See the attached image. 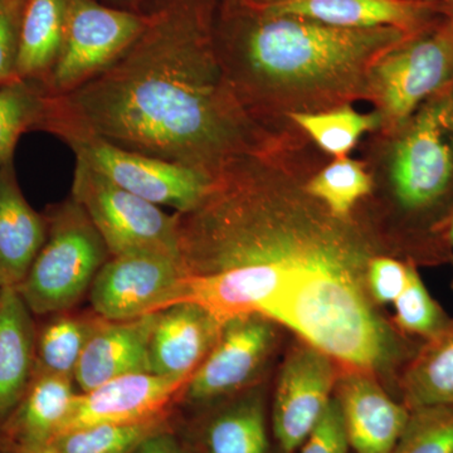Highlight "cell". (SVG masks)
Here are the masks:
<instances>
[{
    "instance_id": "1",
    "label": "cell",
    "mask_w": 453,
    "mask_h": 453,
    "mask_svg": "<svg viewBox=\"0 0 453 453\" xmlns=\"http://www.w3.org/2000/svg\"><path fill=\"white\" fill-rule=\"evenodd\" d=\"M276 148L229 163L192 210L175 213L180 301L222 321L257 312L365 374L407 365L418 345L383 320L369 294L374 237L310 195Z\"/></svg>"
},
{
    "instance_id": "2",
    "label": "cell",
    "mask_w": 453,
    "mask_h": 453,
    "mask_svg": "<svg viewBox=\"0 0 453 453\" xmlns=\"http://www.w3.org/2000/svg\"><path fill=\"white\" fill-rule=\"evenodd\" d=\"M50 120L210 179L275 142L235 94L202 0H169L103 73L67 94L44 92L35 130Z\"/></svg>"
},
{
    "instance_id": "3",
    "label": "cell",
    "mask_w": 453,
    "mask_h": 453,
    "mask_svg": "<svg viewBox=\"0 0 453 453\" xmlns=\"http://www.w3.org/2000/svg\"><path fill=\"white\" fill-rule=\"evenodd\" d=\"M412 35L395 27L342 28L258 11L219 50L235 94L262 122L268 111L288 116L368 100L372 64Z\"/></svg>"
},
{
    "instance_id": "4",
    "label": "cell",
    "mask_w": 453,
    "mask_h": 453,
    "mask_svg": "<svg viewBox=\"0 0 453 453\" xmlns=\"http://www.w3.org/2000/svg\"><path fill=\"white\" fill-rule=\"evenodd\" d=\"M383 173L396 219V243L410 262L453 258V85L387 134Z\"/></svg>"
},
{
    "instance_id": "5",
    "label": "cell",
    "mask_w": 453,
    "mask_h": 453,
    "mask_svg": "<svg viewBox=\"0 0 453 453\" xmlns=\"http://www.w3.org/2000/svg\"><path fill=\"white\" fill-rule=\"evenodd\" d=\"M46 219V241L17 288L35 315L74 308L110 258L96 226L73 198L52 208Z\"/></svg>"
},
{
    "instance_id": "6",
    "label": "cell",
    "mask_w": 453,
    "mask_h": 453,
    "mask_svg": "<svg viewBox=\"0 0 453 453\" xmlns=\"http://www.w3.org/2000/svg\"><path fill=\"white\" fill-rule=\"evenodd\" d=\"M453 85V29L449 23L408 38L380 56L368 74V100L381 127L393 133L434 95Z\"/></svg>"
},
{
    "instance_id": "7",
    "label": "cell",
    "mask_w": 453,
    "mask_h": 453,
    "mask_svg": "<svg viewBox=\"0 0 453 453\" xmlns=\"http://www.w3.org/2000/svg\"><path fill=\"white\" fill-rule=\"evenodd\" d=\"M38 130L53 134L82 160L116 186L175 213L192 210L207 192L211 179L180 164L127 150L68 122H42Z\"/></svg>"
},
{
    "instance_id": "8",
    "label": "cell",
    "mask_w": 453,
    "mask_h": 453,
    "mask_svg": "<svg viewBox=\"0 0 453 453\" xmlns=\"http://www.w3.org/2000/svg\"><path fill=\"white\" fill-rule=\"evenodd\" d=\"M73 199L96 226L111 256L157 253L180 261L177 217L122 189L76 159Z\"/></svg>"
},
{
    "instance_id": "9",
    "label": "cell",
    "mask_w": 453,
    "mask_h": 453,
    "mask_svg": "<svg viewBox=\"0 0 453 453\" xmlns=\"http://www.w3.org/2000/svg\"><path fill=\"white\" fill-rule=\"evenodd\" d=\"M146 16L98 4L68 0L64 43L55 67L42 86L62 95L80 88L106 70L144 29Z\"/></svg>"
},
{
    "instance_id": "10",
    "label": "cell",
    "mask_w": 453,
    "mask_h": 453,
    "mask_svg": "<svg viewBox=\"0 0 453 453\" xmlns=\"http://www.w3.org/2000/svg\"><path fill=\"white\" fill-rule=\"evenodd\" d=\"M277 326L257 312L226 319L216 344L181 389L178 403L203 410L251 388L275 348Z\"/></svg>"
},
{
    "instance_id": "11",
    "label": "cell",
    "mask_w": 453,
    "mask_h": 453,
    "mask_svg": "<svg viewBox=\"0 0 453 453\" xmlns=\"http://www.w3.org/2000/svg\"><path fill=\"white\" fill-rule=\"evenodd\" d=\"M186 277L180 261L170 256H111L89 288V303L104 320H133L178 303Z\"/></svg>"
},
{
    "instance_id": "12",
    "label": "cell",
    "mask_w": 453,
    "mask_h": 453,
    "mask_svg": "<svg viewBox=\"0 0 453 453\" xmlns=\"http://www.w3.org/2000/svg\"><path fill=\"white\" fill-rule=\"evenodd\" d=\"M335 360L309 342L296 345L283 363L273 408V434L283 453H295L333 399Z\"/></svg>"
},
{
    "instance_id": "13",
    "label": "cell",
    "mask_w": 453,
    "mask_h": 453,
    "mask_svg": "<svg viewBox=\"0 0 453 453\" xmlns=\"http://www.w3.org/2000/svg\"><path fill=\"white\" fill-rule=\"evenodd\" d=\"M186 384V380L153 372L124 375L106 381L76 395L58 434L104 423L142 421L173 412V405L178 403Z\"/></svg>"
},
{
    "instance_id": "14",
    "label": "cell",
    "mask_w": 453,
    "mask_h": 453,
    "mask_svg": "<svg viewBox=\"0 0 453 453\" xmlns=\"http://www.w3.org/2000/svg\"><path fill=\"white\" fill-rule=\"evenodd\" d=\"M223 321L196 301L183 300L160 310L150 342V372L189 380L219 339Z\"/></svg>"
},
{
    "instance_id": "15",
    "label": "cell",
    "mask_w": 453,
    "mask_h": 453,
    "mask_svg": "<svg viewBox=\"0 0 453 453\" xmlns=\"http://www.w3.org/2000/svg\"><path fill=\"white\" fill-rule=\"evenodd\" d=\"M255 8L268 16L305 18L342 28L395 27L416 35L434 26L432 18L441 4L421 0H277Z\"/></svg>"
},
{
    "instance_id": "16",
    "label": "cell",
    "mask_w": 453,
    "mask_h": 453,
    "mask_svg": "<svg viewBox=\"0 0 453 453\" xmlns=\"http://www.w3.org/2000/svg\"><path fill=\"white\" fill-rule=\"evenodd\" d=\"M335 396L350 449L354 453H392L411 411L362 372L338 380Z\"/></svg>"
},
{
    "instance_id": "17",
    "label": "cell",
    "mask_w": 453,
    "mask_h": 453,
    "mask_svg": "<svg viewBox=\"0 0 453 453\" xmlns=\"http://www.w3.org/2000/svg\"><path fill=\"white\" fill-rule=\"evenodd\" d=\"M202 411L183 436L193 453H270L261 389L251 387Z\"/></svg>"
},
{
    "instance_id": "18",
    "label": "cell",
    "mask_w": 453,
    "mask_h": 453,
    "mask_svg": "<svg viewBox=\"0 0 453 453\" xmlns=\"http://www.w3.org/2000/svg\"><path fill=\"white\" fill-rule=\"evenodd\" d=\"M157 312L133 320L103 321L74 372L81 393L124 375L150 372L149 342Z\"/></svg>"
},
{
    "instance_id": "19",
    "label": "cell",
    "mask_w": 453,
    "mask_h": 453,
    "mask_svg": "<svg viewBox=\"0 0 453 453\" xmlns=\"http://www.w3.org/2000/svg\"><path fill=\"white\" fill-rule=\"evenodd\" d=\"M46 237V216L27 202L12 160L0 168V288L25 281Z\"/></svg>"
},
{
    "instance_id": "20",
    "label": "cell",
    "mask_w": 453,
    "mask_h": 453,
    "mask_svg": "<svg viewBox=\"0 0 453 453\" xmlns=\"http://www.w3.org/2000/svg\"><path fill=\"white\" fill-rule=\"evenodd\" d=\"M32 315L16 288H0V426L35 375L37 329Z\"/></svg>"
},
{
    "instance_id": "21",
    "label": "cell",
    "mask_w": 453,
    "mask_h": 453,
    "mask_svg": "<svg viewBox=\"0 0 453 453\" xmlns=\"http://www.w3.org/2000/svg\"><path fill=\"white\" fill-rule=\"evenodd\" d=\"M77 395L73 380L35 372L26 395L0 426V446L50 445Z\"/></svg>"
},
{
    "instance_id": "22",
    "label": "cell",
    "mask_w": 453,
    "mask_h": 453,
    "mask_svg": "<svg viewBox=\"0 0 453 453\" xmlns=\"http://www.w3.org/2000/svg\"><path fill=\"white\" fill-rule=\"evenodd\" d=\"M68 0H26L18 42L17 76L43 86L64 43Z\"/></svg>"
},
{
    "instance_id": "23",
    "label": "cell",
    "mask_w": 453,
    "mask_h": 453,
    "mask_svg": "<svg viewBox=\"0 0 453 453\" xmlns=\"http://www.w3.org/2000/svg\"><path fill=\"white\" fill-rule=\"evenodd\" d=\"M399 389L408 410L453 404V320L419 345L404 366Z\"/></svg>"
},
{
    "instance_id": "24",
    "label": "cell",
    "mask_w": 453,
    "mask_h": 453,
    "mask_svg": "<svg viewBox=\"0 0 453 453\" xmlns=\"http://www.w3.org/2000/svg\"><path fill=\"white\" fill-rule=\"evenodd\" d=\"M103 321L98 315L53 318L37 332L35 372L73 380L83 350Z\"/></svg>"
},
{
    "instance_id": "25",
    "label": "cell",
    "mask_w": 453,
    "mask_h": 453,
    "mask_svg": "<svg viewBox=\"0 0 453 453\" xmlns=\"http://www.w3.org/2000/svg\"><path fill=\"white\" fill-rule=\"evenodd\" d=\"M320 150L332 157H348L366 133L381 127L380 113L357 111L350 104L314 112L288 113Z\"/></svg>"
},
{
    "instance_id": "26",
    "label": "cell",
    "mask_w": 453,
    "mask_h": 453,
    "mask_svg": "<svg viewBox=\"0 0 453 453\" xmlns=\"http://www.w3.org/2000/svg\"><path fill=\"white\" fill-rule=\"evenodd\" d=\"M175 427L173 412L142 421L104 423L73 429L53 438L58 453H131L157 432Z\"/></svg>"
},
{
    "instance_id": "27",
    "label": "cell",
    "mask_w": 453,
    "mask_h": 453,
    "mask_svg": "<svg viewBox=\"0 0 453 453\" xmlns=\"http://www.w3.org/2000/svg\"><path fill=\"white\" fill-rule=\"evenodd\" d=\"M372 175L363 163L348 157H335L306 180V190L335 216L351 217L357 203L372 192Z\"/></svg>"
},
{
    "instance_id": "28",
    "label": "cell",
    "mask_w": 453,
    "mask_h": 453,
    "mask_svg": "<svg viewBox=\"0 0 453 453\" xmlns=\"http://www.w3.org/2000/svg\"><path fill=\"white\" fill-rule=\"evenodd\" d=\"M43 100V88L37 83L18 80L0 86V168L13 160L20 136L37 127Z\"/></svg>"
},
{
    "instance_id": "29",
    "label": "cell",
    "mask_w": 453,
    "mask_h": 453,
    "mask_svg": "<svg viewBox=\"0 0 453 453\" xmlns=\"http://www.w3.org/2000/svg\"><path fill=\"white\" fill-rule=\"evenodd\" d=\"M395 308L399 332L423 342L442 333L452 321L431 296L416 267H413L403 292L395 300Z\"/></svg>"
},
{
    "instance_id": "30",
    "label": "cell",
    "mask_w": 453,
    "mask_h": 453,
    "mask_svg": "<svg viewBox=\"0 0 453 453\" xmlns=\"http://www.w3.org/2000/svg\"><path fill=\"white\" fill-rule=\"evenodd\" d=\"M392 453H453V404L411 411Z\"/></svg>"
},
{
    "instance_id": "31",
    "label": "cell",
    "mask_w": 453,
    "mask_h": 453,
    "mask_svg": "<svg viewBox=\"0 0 453 453\" xmlns=\"http://www.w3.org/2000/svg\"><path fill=\"white\" fill-rule=\"evenodd\" d=\"M412 262L399 261L389 256H375L366 273L369 294L380 305L395 303L403 292L412 273Z\"/></svg>"
},
{
    "instance_id": "32",
    "label": "cell",
    "mask_w": 453,
    "mask_h": 453,
    "mask_svg": "<svg viewBox=\"0 0 453 453\" xmlns=\"http://www.w3.org/2000/svg\"><path fill=\"white\" fill-rule=\"evenodd\" d=\"M25 3L0 0V86L18 81V42Z\"/></svg>"
},
{
    "instance_id": "33",
    "label": "cell",
    "mask_w": 453,
    "mask_h": 453,
    "mask_svg": "<svg viewBox=\"0 0 453 453\" xmlns=\"http://www.w3.org/2000/svg\"><path fill=\"white\" fill-rule=\"evenodd\" d=\"M300 453H348L350 449L345 431L344 418L336 396L327 405L320 421L312 429Z\"/></svg>"
},
{
    "instance_id": "34",
    "label": "cell",
    "mask_w": 453,
    "mask_h": 453,
    "mask_svg": "<svg viewBox=\"0 0 453 453\" xmlns=\"http://www.w3.org/2000/svg\"><path fill=\"white\" fill-rule=\"evenodd\" d=\"M131 453H193L177 427L157 432L146 438L142 445Z\"/></svg>"
},
{
    "instance_id": "35",
    "label": "cell",
    "mask_w": 453,
    "mask_h": 453,
    "mask_svg": "<svg viewBox=\"0 0 453 453\" xmlns=\"http://www.w3.org/2000/svg\"><path fill=\"white\" fill-rule=\"evenodd\" d=\"M0 453H58L53 446H0Z\"/></svg>"
},
{
    "instance_id": "36",
    "label": "cell",
    "mask_w": 453,
    "mask_h": 453,
    "mask_svg": "<svg viewBox=\"0 0 453 453\" xmlns=\"http://www.w3.org/2000/svg\"><path fill=\"white\" fill-rule=\"evenodd\" d=\"M441 7L445 11V13L447 14V22L449 23V26H451L453 29V2L442 4Z\"/></svg>"
},
{
    "instance_id": "37",
    "label": "cell",
    "mask_w": 453,
    "mask_h": 453,
    "mask_svg": "<svg viewBox=\"0 0 453 453\" xmlns=\"http://www.w3.org/2000/svg\"><path fill=\"white\" fill-rule=\"evenodd\" d=\"M447 241H449V246L453 250V214L451 219H449V226H447Z\"/></svg>"
},
{
    "instance_id": "38",
    "label": "cell",
    "mask_w": 453,
    "mask_h": 453,
    "mask_svg": "<svg viewBox=\"0 0 453 453\" xmlns=\"http://www.w3.org/2000/svg\"><path fill=\"white\" fill-rule=\"evenodd\" d=\"M252 3V5L255 7H259V5H266L270 4V3L277 2V0H250Z\"/></svg>"
},
{
    "instance_id": "39",
    "label": "cell",
    "mask_w": 453,
    "mask_h": 453,
    "mask_svg": "<svg viewBox=\"0 0 453 453\" xmlns=\"http://www.w3.org/2000/svg\"><path fill=\"white\" fill-rule=\"evenodd\" d=\"M421 2H427V3H434V4H447V3H451L453 0H421Z\"/></svg>"
},
{
    "instance_id": "40",
    "label": "cell",
    "mask_w": 453,
    "mask_h": 453,
    "mask_svg": "<svg viewBox=\"0 0 453 453\" xmlns=\"http://www.w3.org/2000/svg\"><path fill=\"white\" fill-rule=\"evenodd\" d=\"M452 261H453V258H452ZM452 288H453V281H452Z\"/></svg>"
}]
</instances>
